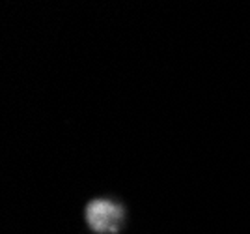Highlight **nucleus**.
<instances>
[{
  "instance_id": "obj_1",
  "label": "nucleus",
  "mask_w": 250,
  "mask_h": 234,
  "mask_svg": "<svg viewBox=\"0 0 250 234\" xmlns=\"http://www.w3.org/2000/svg\"><path fill=\"white\" fill-rule=\"evenodd\" d=\"M86 219L97 233H114L120 229L124 212L122 208L108 201H94L86 208Z\"/></svg>"
}]
</instances>
